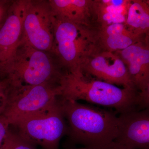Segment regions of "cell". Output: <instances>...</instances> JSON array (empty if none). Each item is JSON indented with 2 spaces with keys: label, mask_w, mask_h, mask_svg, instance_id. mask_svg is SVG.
I'll use <instances>...</instances> for the list:
<instances>
[{
  "label": "cell",
  "mask_w": 149,
  "mask_h": 149,
  "mask_svg": "<svg viewBox=\"0 0 149 149\" xmlns=\"http://www.w3.org/2000/svg\"><path fill=\"white\" fill-rule=\"evenodd\" d=\"M125 24L136 35L141 37L149 36V1L131 0Z\"/></svg>",
  "instance_id": "cell-15"
},
{
  "label": "cell",
  "mask_w": 149,
  "mask_h": 149,
  "mask_svg": "<svg viewBox=\"0 0 149 149\" xmlns=\"http://www.w3.org/2000/svg\"><path fill=\"white\" fill-rule=\"evenodd\" d=\"M81 72L85 75L113 85L136 89L124 61L117 52L99 47L83 63Z\"/></svg>",
  "instance_id": "cell-8"
},
{
  "label": "cell",
  "mask_w": 149,
  "mask_h": 149,
  "mask_svg": "<svg viewBox=\"0 0 149 149\" xmlns=\"http://www.w3.org/2000/svg\"><path fill=\"white\" fill-rule=\"evenodd\" d=\"M8 91V102L2 115L10 125L49 108L61 95L59 85L52 83L27 85L9 80Z\"/></svg>",
  "instance_id": "cell-6"
},
{
  "label": "cell",
  "mask_w": 149,
  "mask_h": 149,
  "mask_svg": "<svg viewBox=\"0 0 149 149\" xmlns=\"http://www.w3.org/2000/svg\"><path fill=\"white\" fill-rule=\"evenodd\" d=\"M70 149H91V148H70Z\"/></svg>",
  "instance_id": "cell-22"
},
{
  "label": "cell",
  "mask_w": 149,
  "mask_h": 149,
  "mask_svg": "<svg viewBox=\"0 0 149 149\" xmlns=\"http://www.w3.org/2000/svg\"><path fill=\"white\" fill-rule=\"evenodd\" d=\"M55 18L93 26V0H49Z\"/></svg>",
  "instance_id": "cell-12"
},
{
  "label": "cell",
  "mask_w": 149,
  "mask_h": 149,
  "mask_svg": "<svg viewBox=\"0 0 149 149\" xmlns=\"http://www.w3.org/2000/svg\"><path fill=\"white\" fill-rule=\"evenodd\" d=\"M10 125L8 120L3 115L0 116V149L4 141Z\"/></svg>",
  "instance_id": "cell-18"
},
{
  "label": "cell",
  "mask_w": 149,
  "mask_h": 149,
  "mask_svg": "<svg viewBox=\"0 0 149 149\" xmlns=\"http://www.w3.org/2000/svg\"><path fill=\"white\" fill-rule=\"evenodd\" d=\"M6 69L10 81L27 85H59L63 73L51 53L32 47L22 40Z\"/></svg>",
  "instance_id": "cell-4"
},
{
  "label": "cell",
  "mask_w": 149,
  "mask_h": 149,
  "mask_svg": "<svg viewBox=\"0 0 149 149\" xmlns=\"http://www.w3.org/2000/svg\"><path fill=\"white\" fill-rule=\"evenodd\" d=\"M13 1L0 0V26L5 18Z\"/></svg>",
  "instance_id": "cell-19"
},
{
  "label": "cell",
  "mask_w": 149,
  "mask_h": 149,
  "mask_svg": "<svg viewBox=\"0 0 149 149\" xmlns=\"http://www.w3.org/2000/svg\"><path fill=\"white\" fill-rule=\"evenodd\" d=\"M118 134L112 143L120 149H149V109L120 113Z\"/></svg>",
  "instance_id": "cell-9"
},
{
  "label": "cell",
  "mask_w": 149,
  "mask_h": 149,
  "mask_svg": "<svg viewBox=\"0 0 149 149\" xmlns=\"http://www.w3.org/2000/svg\"><path fill=\"white\" fill-rule=\"evenodd\" d=\"M59 85V97L63 100H84L112 108L119 113L147 109L136 89L121 88L84 74L78 76L63 72Z\"/></svg>",
  "instance_id": "cell-2"
},
{
  "label": "cell",
  "mask_w": 149,
  "mask_h": 149,
  "mask_svg": "<svg viewBox=\"0 0 149 149\" xmlns=\"http://www.w3.org/2000/svg\"><path fill=\"white\" fill-rule=\"evenodd\" d=\"M7 78V73L5 65L0 58V82Z\"/></svg>",
  "instance_id": "cell-20"
},
{
  "label": "cell",
  "mask_w": 149,
  "mask_h": 149,
  "mask_svg": "<svg viewBox=\"0 0 149 149\" xmlns=\"http://www.w3.org/2000/svg\"><path fill=\"white\" fill-rule=\"evenodd\" d=\"M55 18L49 1L28 0L22 40L32 47L50 53Z\"/></svg>",
  "instance_id": "cell-7"
},
{
  "label": "cell",
  "mask_w": 149,
  "mask_h": 149,
  "mask_svg": "<svg viewBox=\"0 0 149 149\" xmlns=\"http://www.w3.org/2000/svg\"><path fill=\"white\" fill-rule=\"evenodd\" d=\"M99 47L95 27L55 18L50 53L64 72L76 76L83 75L82 65Z\"/></svg>",
  "instance_id": "cell-3"
},
{
  "label": "cell",
  "mask_w": 149,
  "mask_h": 149,
  "mask_svg": "<svg viewBox=\"0 0 149 149\" xmlns=\"http://www.w3.org/2000/svg\"><path fill=\"white\" fill-rule=\"evenodd\" d=\"M6 79H5V80H6ZM4 80H3V81H1V82H0V85H1V84L2 83H3V82L4 81Z\"/></svg>",
  "instance_id": "cell-23"
},
{
  "label": "cell",
  "mask_w": 149,
  "mask_h": 149,
  "mask_svg": "<svg viewBox=\"0 0 149 149\" xmlns=\"http://www.w3.org/2000/svg\"><path fill=\"white\" fill-rule=\"evenodd\" d=\"M120 149L118 148H116L115 146H114L112 145V144H111L110 146H109L107 148H106L105 149Z\"/></svg>",
  "instance_id": "cell-21"
},
{
  "label": "cell",
  "mask_w": 149,
  "mask_h": 149,
  "mask_svg": "<svg viewBox=\"0 0 149 149\" xmlns=\"http://www.w3.org/2000/svg\"><path fill=\"white\" fill-rule=\"evenodd\" d=\"M59 99L47 109L10 126L19 136L42 149H58L61 138L68 133Z\"/></svg>",
  "instance_id": "cell-5"
},
{
  "label": "cell",
  "mask_w": 149,
  "mask_h": 149,
  "mask_svg": "<svg viewBox=\"0 0 149 149\" xmlns=\"http://www.w3.org/2000/svg\"><path fill=\"white\" fill-rule=\"evenodd\" d=\"M117 52L124 61L131 81L140 93L144 104L148 108L149 37Z\"/></svg>",
  "instance_id": "cell-10"
},
{
  "label": "cell",
  "mask_w": 149,
  "mask_h": 149,
  "mask_svg": "<svg viewBox=\"0 0 149 149\" xmlns=\"http://www.w3.org/2000/svg\"><path fill=\"white\" fill-rule=\"evenodd\" d=\"M131 0H93V26L95 28L125 23Z\"/></svg>",
  "instance_id": "cell-14"
},
{
  "label": "cell",
  "mask_w": 149,
  "mask_h": 149,
  "mask_svg": "<svg viewBox=\"0 0 149 149\" xmlns=\"http://www.w3.org/2000/svg\"><path fill=\"white\" fill-rule=\"evenodd\" d=\"M27 3L28 0L13 1L0 26V58L6 67L22 40Z\"/></svg>",
  "instance_id": "cell-11"
},
{
  "label": "cell",
  "mask_w": 149,
  "mask_h": 149,
  "mask_svg": "<svg viewBox=\"0 0 149 149\" xmlns=\"http://www.w3.org/2000/svg\"><path fill=\"white\" fill-rule=\"evenodd\" d=\"M8 79L7 78L0 85V116H1L5 110L8 102Z\"/></svg>",
  "instance_id": "cell-17"
},
{
  "label": "cell",
  "mask_w": 149,
  "mask_h": 149,
  "mask_svg": "<svg viewBox=\"0 0 149 149\" xmlns=\"http://www.w3.org/2000/svg\"><path fill=\"white\" fill-rule=\"evenodd\" d=\"M1 149H39L19 136L10 126Z\"/></svg>",
  "instance_id": "cell-16"
},
{
  "label": "cell",
  "mask_w": 149,
  "mask_h": 149,
  "mask_svg": "<svg viewBox=\"0 0 149 149\" xmlns=\"http://www.w3.org/2000/svg\"><path fill=\"white\" fill-rule=\"evenodd\" d=\"M59 99L69 124L68 135L71 143L93 149H104L113 143L118 134V119L115 113Z\"/></svg>",
  "instance_id": "cell-1"
},
{
  "label": "cell",
  "mask_w": 149,
  "mask_h": 149,
  "mask_svg": "<svg viewBox=\"0 0 149 149\" xmlns=\"http://www.w3.org/2000/svg\"><path fill=\"white\" fill-rule=\"evenodd\" d=\"M96 29L100 47L111 52L122 50L149 37L136 35L128 29L125 23L111 24Z\"/></svg>",
  "instance_id": "cell-13"
}]
</instances>
